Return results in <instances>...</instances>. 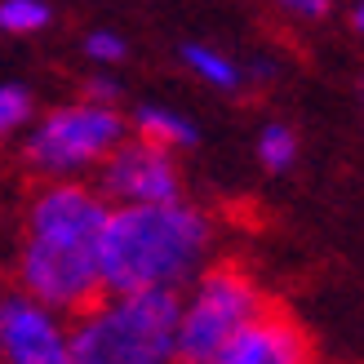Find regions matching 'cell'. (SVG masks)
Instances as JSON below:
<instances>
[{"label": "cell", "instance_id": "cell-1", "mask_svg": "<svg viewBox=\"0 0 364 364\" xmlns=\"http://www.w3.org/2000/svg\"><path fill=\"white\" fill-rule=\"evenodd\" d=\"M107 200L85 182H49L31 196L18 249V294L49 306L53 316H80L102 298L98 235L107 223Z\"/></svg>", "mask_w": 364, "mask_h": 364}, {"label": "cell", "instance_id": "cell-2", "mask_svg": "<svg viewBox=\"0 0 364 364\" xmlns=\"http://www.w3.org/2000/svg\"><path fill=\"white\" fill-rule=\"evenodd\" d=\"M213 227L191 200L165 205H120L107 213L98 235V280L102 294H147L178 289L209 262Z\"/></svg>", "mask_w": 364, "mask_h": 364}, {"label": "cell", "instance_id": "cell-3", "mask_svg": "<svg viewBox=\"0 0 364 364\" xmlns=\"http://www.w3.org/2000/svg\"><path fill=\"white\" fill-rule=\"evenodd\" d=\"M178 298L173 289L102 294L67 329V364H173Z\"/></svg>", "mask_w": 364, "mask_h": 364}, {"label": "cell", "instance_id": "cell-4", "mask_svg": "<svg viewBox=\"0 0 364 364\" xmlns=\"http://www.w3.org/2000/svg\"><path fill=\"white\" fill-rule=\"evenodd\" d=\"M267 306V294L240 262L200 267L191 294L178 298V333L173 351L182 364H209L227 342L253 324Z\"/></svg>", "mask_w": 364, "mask_h": 364}, {"label": "cell", "instance_id": "cell-5", "mask_svg": "<svg viewBox=\"0 0 364 364\" xmlns=\"http://www.w3.org/2000/svg\"><path fill=\"white\" fill-rule=\"evenodd\" d=\"M120 142H124V120L116 107L71 102L41 116V124L23 142V165L31 173L58 182V178H76L85 169L102 165Z\"/></svg>", "mask_w": 364, "mask_h": 364}, {"label": "cell", "instance_id": "cell-6", "mask_svg": "<svg viewBox=\"0 0 364 364\" xmlns=\"http://www.w3.org/2000/svg\"><path fill=\"white\" fill-rule=\"evenodd\" d=\"M98 191L102 200H120V205H165V200H182V173L165 147H151L138 138L120 142L102 160Z\"/></svg>", "mask_w": 364, "mask_h": 364}, {"label": "cell", "instance_id": "cell-7", "mask_svg": "<svg viewBox=\"0 0 364 364\" xmlns=\"http://www.w3.org/2000/svg\"><path fill=\"white\" fill-rule=\"evenodd\" d=\"M0 364H67V324L27 294L0 298Z\"/></svg>", "mask_w": 364, "mask_h": 364}, {"label": "cell", "instance_id": "cell-8", "mask_svg": "<svg viewBox=\"0 0 364 364\" xmlns=\"http://www.w3.org/2000/svg\"><path fill=\"white\" fill-rule=\"evenodd\" d=\"M209 364H316V355H311V338H306L302 324L267 302L262 316L245 324Z\"/></svg>", "mask_w": 364, "mask_h": 364}, {"label": "cell", "instance_id": "cell-9", "mask_svg": "<svg viewBox=\"0 0 364 364\" xmlns=\"http://www.w3.org/2000/svg\"><path fill=\"white\" fill-rule=\"evenodd\" d=\"M129 124H134V134H138L142 142L165 147V151L196 147V142H200V129H196V124L182 116V112H173V107H160V102H142Z\"/></svg>", "mask_w": 364, "mask_h": 364}, {"label": "cell", "instance_id": "cell-10", "mask_svg": "<svg viewBox=\"0 0 364 364\" xmlns=\"http://www.w3.org/2000/svg\"><path fill=\"white\" fill-rule=\"evenodd\" d=\"M182 53V67L191 71V76H200L205 85H213V89H223V94H235V89L245 85V71L235 67L227 53H218V49H209V45H182L178 49Z\"/></svg>", "mask_w": 364, "mask_h": 364}, {"label": "cell", "instance_id": "cell-11", "mask_svg": "<svg viewBox=\"0 0 364 364\" xmlns=\"http://www.w3.org/2000/svg\"><path fill=\"white\" fill-rule=\"evenodd\" d=\"M294 160H298V134L280 120L267 124L258 134V165L271 173H284V169H294Z\"/></svg>", "mask_w": 364, "mask_h": 364}, {"label": "cell", "instance_id": "cell-12", "mask_svg": "<svg viewBox=\"0 0 364 364\" xmlns=\"http://www.w3.org/2000/svg\"><path fill=\"white\" fill-rule=\"evenodd\" d=\"M53 23V9L45 0H0V31L9 36H31Z\"/></svg>", "mask_w": 364, "mask_h": 364}, {"label": "cell", "instance_id": "cell-13", "mask_svg": "<svg viewBox=\"0 0 364 364\" xmlns=\"http://www.w3.org/2000/svg\"><path fill=\"white\" fill-rule=\"evenodd\" d=\"M31 112H36V102H31L27 85H0V142L23 129L31 120Z\"/></svg>", "mask_w": 364, "mask_h": 364}, {"label": "cell", "instance_id": "cell-14", "mask_svg": "<svg viewBox=\"0 0 364 364\" xmlns=\"http://www.w3.org/2000/svg\"><path fill=\"white\" fill-rule=\"evenodd\" d=\"M124 36L120 31H107V27H98V31H89L85 36V58L89 63H98V67H116V63H124Z\"/></svg>", "mask_w": 364, "mask_h": 364}, {"label": "cell", "instance_id": "cell-15", "mask_svg": "<svg viewBox=\"0 0 364 364\" xmlns=\"http://www.w3.org/2000/svg\"><path fill=\"white\" fill-rule=\"evenodd\" d=\"M276 5L298 23H320V18L333 14V0H276Z\"/></svg>", "mask_w": 364, "mask_h": 364}, {"label": "cell", "instance_id": "cell-16", "mask_svg": "<svg viewBox=\"0 0 364 364\" xmlns=\"http://www.w3.org/2000/svg\"><path fill=\"white\" fill-rule=\"evenodd\" d=\"M120 94H124V89H120V80H112L107 71L85 85V102H94V107H116V102H120Z\"/></svg>", "mask_w": 364, "mask_h": 364}, {"label": "cell", "instance_id": "cell-17", "mask_svg": "<svg viewBox=\"0 0 364 364\" xmlns=\"http://www.w3.org/2000/svg\"><path fill=\"white\" fill-rule=\"evenodd\" d=\"M173 364H182V360H173Z\"/></svg>", "mask_w": 364, "mask_h": 364}]
</instances>
